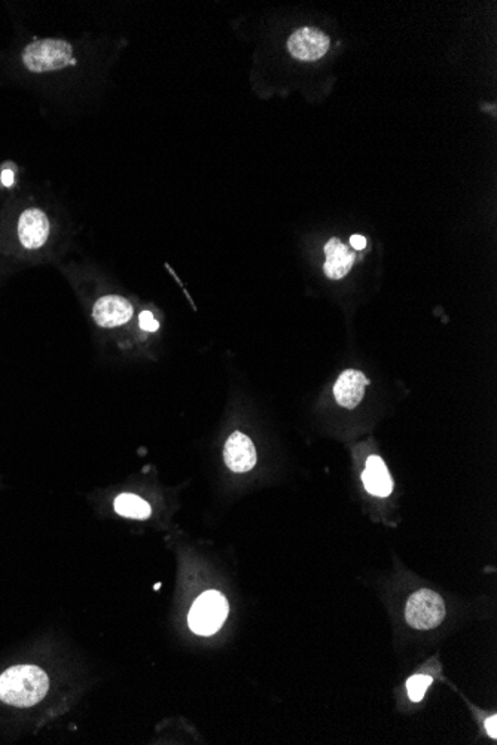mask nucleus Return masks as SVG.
<instances>
[{"label": "nucleus", "mask_w": 497, "mask_h": 745, "mask_svg": "<svg viewBox=\"0 0 497 745\" xmlns=\"http://www.w3.org/2000/svg\"><path fill=\"white\" fill-rule=\"evenodd\" d=\"M50 687L45 671L35 665H17L0 675V700L12 707H32Z\"/></svg>", "instance_id": "1"}, {"label": "nucleus", "mask_w": 497, "mask_h": 745, "mask_svg": "<svg viewBox=\"0 0 497 745\" xmlns=\"http://www.w3.org/2000/svg\"><path fill=\"white\" fill-rule=\"evenodd\" d=\"M23 63L33 73L54 72L75 63L73 48L61 39H41L26 46Z\"/></svg>", "instance_id": "2"}, {"label": "nucleus", "mask_w": 497, "mask_h": 745, "mask_svg": "<svg viewBox=\"0 0 497 745\" xmlns=\"http://www.w3.org/2000/svg\"><path fill=\"white\" fill-rule=\"evenodd\" d=\"M445 618V604L439 594L430 589H420L412 594L405 607L407 624L419 631H429L438 626Z\"/></svg>", "instance_id": "3"}, {"label": "nucleus", "mask_w": 497, "mask_h": 745, "mask_svg": "<svg viewBox=\"0 0 497 745\" xmlns=\"http://www.w3.org/2000/svg\"><path fill=\"white\" fill-rule=\"evenodd\" d=\"M228 616L226 598L217 591H208L194 602L190 611V626L199 635L217 633Z\"/></svg>", "instance_id": "4"}, {"label": "nucleus", "mask_w": 497, "mask_h": 745, "mask_svg": "<svg viewBox=\"0 0 497 745\" xmlns=\"http://www.w3.org/2000/svg\"><path fill=\"white\" fill-rule=\"evenodd\" d=\"M330 37L317 29H299L289 37L288 50L295 59L316 61L330 50Z\"/></svg>", "instance_id": "5"}, {"label": "nucleus", "mask_w": 497, "mask_h": 745, "mask_svg": "<svg viewBox=\"0 0 497 745\" xmlns=\"http://www.w3.org/2000/svg\"><path fill=\"white\" fill-rule=\"evenodd\" d=\"M50 235L48 216L39 209H29L20 216L19 238L29 250H35L45 244Z\"/></svg>", "instance_id": "6"}, {"label": "nucleus", "mask_w": 497, "mask_h": 745, "mask_svg": "<svg viewBox=\"0 0 497 745\" xmlns=\"http://www.w3.org/2000/svg\"><path fill=\"white\" fill-rule=\"evenodd\" d=\"M93 317L102 328H117L132 319L133 306L126 298L108 295L95 302Z\"/></svg>", "instance_id": "7"}, {"label": "nucleus", "mask_w": 497, "mask_h": 745, "mask_svg": "<svg viewBox=\"0 0 497 745\" xmlns=\"http://www.w3.org/2000/svg\"><path fill=\"white\" fill-rule=\"evenodd\" d=\"M224 457L226 466L230 467L231 471L244 473L254 469L257 464V449L250 438L235 431L230 436V439L226 440Z\"/></svg>", "instance_id": "8"}, {"label": "nucleus", "mask_w": 497, "mask_h": 745, "mask_svg": "<svg viewBox=\"0 0 497 745\" xmlns=\"http://www.w3.org/2000/svg\"><path fill=\"white\" fill-rule=\"evenodd\" d=\"M370 384L368 378L354 369H347L339 375L334 386V397L338 405L346 409H354L361 404L365 395L366 386Z\"/></svg>", "instance_id": "9"}, {"label": "nucleus", "mask_w": 497, "mask_h": 745, "mask_svg": "<svg viewBox=\"0 0 497 745\" xmlns=\"http://www.w3.org/2000/svg\"><path fill=\"white\" fill-rule=\"evenodd\" d=\"M326 261L323 271L328 279L339 280L352 270L354 264V252L348 249L338 238H330L325 246Z\"/></svg>", "instance_id": "10"}, {"label": "nucleus", "mask_w": 497, "mask_h": 745, "mask_svg": "<svg viewBox=\"0 0 497 745\" xmlns=\"http://www.w3.org/2000/svg\"><path fill=\"white\" fill-rule=\"evenodd\" d=\"M366 491L377 497H387L394 489V480L385 462L379 455H371L366 460V469L362 473Z\"/></svg>", "instance_id": "11"}, {"label": "nucleus", "mask_w": 497, "mask_h": 745, "mask_svg": "<svg viewBox=\"0 0 497 745\" xmlns=\"http://www.w3.org/2000/svg\"><path fill=\"white\" fill-rule=\"evenodd\" d=\"M115 511L121 517L133 518V520H146L151 515L150 504L136 494L130 493L118 495L115 500Z\"/></svg>", "instance_id": "12"}, {"label": "nucleus", "mask_w": 497, "mask_h": 745, "mask_svg": "<svg viewBox=\"0 0 497 745\" xmlns=\"http://www.w3.org/2000/svg\"><path fill=\"white\" fill-rule=\"evenodd\" d=\"M434 683V678L425 674H416L407 682L408 696L412 702H420L425 698V693Z\"/></svg>", "instance_id": "13"}, {"label": "nucleus", "mask_w": 497, "mask_h": 745, "mask_svg": "<svg viewBox=\"0 0 497 745\" xmlns=\"http://www.w3.org/2000/svg\"><path fill=\"white\" fill-rule=\"evenodd\" d=\"M139 323H141V328L146 331V332H155L159 328V322L154 319V315L150 311H143L139 315Z\"/></svg>", "instance_id": "14"}, {"label": "nucleus", "mask_w": 497, "mask_h": 745, "mask_svg": "<svg viewBox=\"0 0 497 745\" xmlns=\"http://www.w3.org/2000/svg\"><path fill=\"white\" fill-rule=\"evenodd\" d=\"M485 731H487L488 735L492 736L493 740H496V738H497V717H496V716H492V717L487 718V720H485Z\"/></svg>", "instance_id": "15"}, {"label": "nucleus", "mask_w": 497, "mask_h": 745, "mask_svg": "<svg viewBox=\"0 0 497 745\" xmlns=\"http://www.w3.org/2000/svg\"><path fill=\"white\" fill-rule=\"evenodd\" d=\"M0 180H2V184L6 188H11L12 184H14V171L12 170H4L2 171V176H0Z\"/></svg>", "instance_id": "16"}, {"label": "nucleus", "mask_w": 497, "mask_h": 745, "mask_svg": "<svg viewBox=\"0 0 497 745\" xmlns=\"http://www.w3.org/2000/svg\"><path fill=\"white\" fill-rule=\"evenodd\" d=\"M350 242H352V246L354 247L356 250H363L366 247V238L362 237V235H352Z\"/></svg>", "instance_id": "17"}]
</instances>
